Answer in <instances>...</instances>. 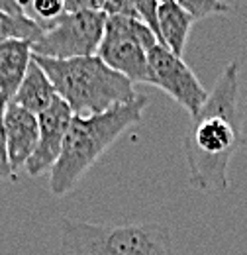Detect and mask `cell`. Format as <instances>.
I'll return each instance as SVG.
<instances>
[{
  "label": "cell",
  "mask_w": 247,
  "mask_h": 255,
  "mask_svg": "<svg viewBox=\"0 0 247 255\" xmlns=\"http://www.w3.org/2000/svg\"><path fill=\"white\" fill-rule=\"evenodd\" d=\"M31 10H33V20L37 24H41V28L45 24H51L55 22L59 16L65 14V2L59 0H35L31 4Z\"/></svg>",
  "instance_id": "15"
},
{
  "label": "cell",
  "mask_w": 247,
  "mask_h": 255,
  "mask_svg": "<svg viewBox=\"0 0 247 255\" xmlns=\"http://www.w3.org/2000/svg\"><path fill=\"white\" fill-rule=\"evenodd\" d=\"M8 98L0 96V181L12 177V165L8 157V139H6V126H4V112L8 106Z\"/></svg>",
  "instance_id": "16"
},
{
  "label": "cell",
  "mask_w": 247,
  "mask_h": 255,
  "mask_svg": "<svg viewBox=\"0 0 247 255\" xmlns=\"http://www.w3.org/2000/svg\"><path fill=\"white\" fill-rule=\"evenodd\" d=\"M43 33L41 24H37L28 14L12 16L0 12V43L10 39H22V41H37Z\"/></svg>",
  "instance_id": "13"
},
{
  "label": "cell",
  "mask_w": 247,
  "mask_h": 255,
  "mask_svg": "<svg viewBox=\"0 0 247 255\" xmlns=\"http://www.w3.org/2000/svg\"><path fill=\"white\" fill-rule=\"evenodd\" d=\"M106 18L104 12L94 10L93 2H65V14L43 26L41 37L31 43V51L47 59L93 57L102 43Z\"/></svg>",
  "instance_id": "5"
},
{
  "label": "cell",
  "mask_w": 247,
  "mask_h": 255,
  "mask_svg": "<svg viewBox=\"0 0 247 255\" xmlns=\"http://www.w3.org/2000/svg\"><path fill=\"white\" fill-rule=\"evenodd\" d=\"M49 77L57 96L67 102L73 116L89 118L104 114L114 106L133 102V83L110 69L98 55L77 59H47L33 55Z\"/></svg>",
  "instance_id": "3"
},
{
  "label": "cell",
  "mask_w": 247,
  "mask_h": 255,
  "mask_svg": "<svg viewBox=\"0 0 247 255\" xmlns=\"http://www.w3.org/2000/svg\"><path fill=\"white\" fill-rule=\"evenodd\" d=\"M55 98H57V93H55L49 77L35 61H31L18 93L10 102L26 108L28 112L35 114V116H39L41 112H45L53 104Z\"/></svg>",
  "instance_id": "12"
},
{
  "label": "cell",
  "mask_w": 247,
  "mask_h": 255,
  "mask_svg": "<svg viewBox=\"0 0 247 255\" xmlns=\"http://www.w3.org/2000/svg\"><path fill=\"white\" fill-rule=\"evenodd\" d=\"M37 120H39V139L35 151L31 153V157L24 167L26 173L31 177H39L45 171H51L59 161L65 135L73 122V112L67 106V102L57 96L53 104L37 116Z\"/></svg>",
  "instance_id": "8"
},
{
  "label": "cell",
  "mask_w": 247,
  "mask_h": 255,
  "mask_svg": "<svg viewBox=\"0 0 247 255\" xmlns=\"http://www.w3.org/2000/svg\"><path fill=\"white\" fill-rule=\"evenodd\" d=\"M159 43L141 20L108 16L98 57L131 83H149V49Z\"/></svg>",
  "instance_id": "6"
},
{
  "label": "cell",
  "mask_w": 247,
  "mask_h": 255,
  "mask_svg": "<svg viewBox=\"0 0 247 255\" xmlns=\"http://www.w3.org/2000/svg\"><path fill=\"white\" fill-rule=\"evenodd\" d=\"M33 61L31 41L10 39L0 43V96L12 100Z\"/></svg>",
  "instance_id": "10"
},
{
  "label": "cell",
  "mask_w": 247,
  "mask_h": 255,
  "mask_svg": "<svg viewBox=\"0 0 247 255\" xmlns=\"http://www.w3.org/2000/svg\"><path fill=\"white\" fill-rule=\"evenodd\" d=\"M147 102V96L139 95L133 102L114 106L104 114L89 118L73 116V122L65 135L61 157L51 169L49 191L55 196L73 191L98 157L114 141H118L127 128L141 120Z\"/></svg>",
  "instance_id": "2"
},
{
  "label": "cell",
  "mask_w": 247,
  "mask_h": 255,
  "mask_svg": "<svg viewBox=\"0 0 247 255\" xmlns=\"http://www.w3.org/2000/svg\"><path fill=\"white\" fill-rule=\"evenodd\" d=\"M149 85L165 91L177 104H181L188 114H196L206 102L208 93L196 79L192 69L183 57L175 55L165 45L157 43L149 49Z\"/></svg>",
  "instance_id": "7"
},
{
  "label": "cell",
  "mask_w": 247,
  "mask_h": 255,
  "mask_svg": "<svg viewBox=\"0 0 247 255\" xmlns=\"http://www.w3.org/2000/svg\"><path fill=\"white\" fill-rule=\"evenodd\" d=\"M157 22H159V43L171 49L175 55L183 57L188 33L194 24L192 16L177 0H165L159 2Z\"/></svg>",
  "instance_id": "11"
},
{
  "label": "cell",
  "mask_w": 247,
  "mask_h": 255,
  "mask_svg": "<svg viewBox=\"0 0 247 255\" xmlns=\"http://www.w3.org/2000/svg\"><path fill=\"white\" fill-rule=\"evenodd\" d=\"M244 145V112L240 108V65H228L202 108L190 116L183 149L188 183L200 192L228 191V169Z\"/></svg>",
  "instance_id": "1"
},
{
  "label": "cell",
  "mask_w": 247,
  "mask_h": 255,
  "mask_svg": "<svg viewBox=\"0 0 247 255\" xmlns=\"http://www.w3.org/2000/svg\"><path fill=\"white\" fill-rule=\"evenodd\" d=\"M4 126L8 139V157L12 171L26 167L39 139V120L26 108L8 102L4 112Z\"/></svg>",
  "instance_id": "9"
},
{
  "label": "cell",
  "mask_w": 247,
  "mask_h": 255,
  "mask_svg": "<svg viewBox=\"0 0 247 255\" xmlns=\"http://www.w3.org/2000/svg\"><path fill=\"white\" fill-rule=\"evenodd\" d=\"M135 10L141 18V22L157 35L159 39V22H157V10H159V2L155 0H135Z\"/></svg>",
  "instance_id": "17"
},
{
  "label": "cell",
  "mask_w": 247,
  "mask_h": 255,
  "mask_svg": "<svg viewBox=\"0 0 247 255\" xmlns=\"http://www.w3.org/2000/svg\"><path fill=\"white\" fill-rule=\"evenodd\" d=\"M179 4L192 16L194 22L204 20L208 16L216 14H230V4L220 2V0H179Z\"/></svg>",
  "instance_id": "14"
},
{
  "label": "cell",
  "mask_w": 247,
  "mask_h": 255,
  "mask_svg": "<svg viewBox=\"0 0 247 255\" xmlns=\"http://www.w3.org/2000/svg\"><path fill=\"white\" fill-rule=\"evenodd\" d=\"M65 255H175L167 226L141 224H91L63 220Z\"/></svg>",
  "instance_id": "4"
}]
</instances>
